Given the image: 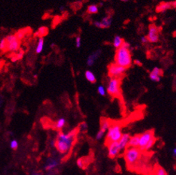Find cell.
I'll list each match as a JSON object with an SVG mask.
<instances>
[{
  "instance_id": "obj_13",
  "label": "cell",
  "mask_w": 176,
  "mask_h": 175,
  "mask_svg": "<svg viewBox=\"0 0 176 175\" xmlns=\"http://www.w3.org/2000/svg\"><path fill=\"white\" fill-rule=\"evenodd\" d=\"M130 136H131L128 133H124V134H122L121 138H120V139L118 142L119 147H120L121 151H123V150H125L128 147V142H129L130 139Z\"/></svg>"
},
{
  "instance_id": "obj_1",
  "label": "cell",
  "mask_w": 176,
  "mask_h": 175,
  "mask_svg": "<svg viewBox=\"0 0 176 175\" xmlns=\"http://www.w3.org/2000/svg\"><path fill=\"white\" fill-rule=\"evenodd\" d=\"M77 132L75 130L68 133L59 132L57 136L55 147L59 153L66 154L71 150L75 141Z\"/></svg>"
},
{
  "instance_id": "obj_31",
  "label": "cell",
  "mask_w": 176,
  "mask_h": 175,
  "mask_svg": "<svg viewBox=\"0 0 176 175\" xmlns=\"http://www.w3.org/2000/svg\"><path fill=\"white\" fill-rule=\"evenodd\" d=\"M105 132H104L103 131H102V130H99L98 132H97V134H96L95 136V139H97V140H101V139H102V138L105 136Z\"/></svg>"
},
{
  "instance_id": "obj_16",
  "label": "cell",
  "mask_w": 176,
  "mask_h": 175,
  "mask_svg": "<svg viewBox=\"0 0 176 175\" xmlns=\"http://www.w3.org/2000/svg\"><path fill=\"white\" fill-rule=\"evenodd\" d=\"M111 122L108 119H105V118H102L100 121V129L99 130L103 131L104 132H106L111 126Z\"/></svg>"
},
{
  "instance_id": "obj_36",
  "label": "cell",
  "mask_w": 176,
  "mask_h": 175,
  "mask_svg": "<svg viewBox=\"0 0 176 175\" xmlns=\"http://www.w3.org/2000/svg\"><path fill=\"white\" fill-rule=\"evenodd\" d=\"M93 25H94L95 27H97V28L102 29V26H101L100 21H97V20L95 21L94 22H93Z\"/></svg>"
},
{
  "instance_id": "obj_27",
  "label": "cell",
  "mask_w": 176,
  "mask_h": 175,
  "mask_svg": "<svg viewBox=\"0 0 176 175\" xmlns=\"http://www.w3.org/2000/svg\"><path fill=\"white\" fill-rule=\"evenodd\" d=\"M47 32H48V30H47V28L45 27H41L38 30V34L39 35V37H43V36H44L45 34H47Z\"/></svg>"
},
{
  "instance_id": "obj_21",
  "label": "cell",
  "mask_w": 176,
  "mask_h": 175,
  "mask_svg": "<svg viewBox=\"0 0 176 175\" xmlns=\"http://www.w3.org/2000/svg\"><path fill=\"white\" fill-rule=\"evenodd\" d=\"M58 165V162L56 159H50V160L47 162V163L45 165V169L47 171H50V170L54 169L55 168H56L57 166Z\"/></svg>"
},
{
  "instance_id": "obj_2",
  "label": "cell",
  "mask_w": 176,
  "mask_h": 175,
  "mask_svg": "<svg viewBox=\"0 0 176 175\" xmlns=\"http://www.w3.org/2000/svg\"><path fill=\"white\" fill-rule=\"evenodd\" d=\"M115 63L127 70L132 66L133 59L130 50L121 47L116 50L115 55Z\"/></svg>"
},
{
  "instance_id": "obj_38",
  "label": "cell",
  "mask_w": 176,
  "mask_h": 175,
  "mask_svg": "<svg viewBox=\"0 0 176 175\" xmlns=\"http://www.w3.org/2000/svg\"><path fill=\"white\" fill-rule=\"evenodd\" d=\"M134 64L137 66H142V62L139 59H135Z\"/></svg>"
},
{
  "instance_id": "obj_8",
  "label": "cell",
  "mask_w": 176,
  "mask_h": 175,
  "mask_svg": "<svg viewBox=\"0 0 176 175\" xmlns=\"http://www.w3.org/2000/svg\"><path fill=\"white\" fill-rule=\"evenodd\" d=\"M146 37L148 42L157 43L159 41V29L155 24H153L149 26L148 33Z\"/></svg>"
},
{
  "instance_id": "obj_6",
  "label": "cell",
  "mask_w": 176,
  "mask_h": 175,
  "mask_svg": "<svg viewBox=\"0 0 176 175\" xmlns=\"http://www.w3.org/2000/svg\"><path fill=\"white\" fill-rule=\"evenodd\" d=\"M126 69L115 63H111L108 66V75L110 77L120 78L126 72Z\"/></svg>"
},
{
  "instance_id": "obj_19",
  "label": "cell",
  "mask_w": 176,
  "mask_h": 175,
  "mask_svg": "<svg viewBox=\"0 0 176 175\" xmlns=\"http://www.w3.org/2000/svg\"><path fill=\"white\" fill-rule=\"evenodd\" d=\"M123 41L124 39H122L120 35H116V36H115L114 39H113V47H114L116 50L120 48V47H122Z\"/></svg>"
},
{
  "instance_id": "obj_30",
  "label": "cell",
  "mask_w": 176,
  "mask_h": 175,
  "mask_svg": "<svg viewBox=\"0 0 176 175\" xmlns=\"http://www.w3.org/2000/svg\"><path fill=\"white\" fill-rule=\"evenodd\" d=\"M79 128L80 131L82 132H86L88 129V124H87L86 122H81L79 126Z\"/></svg>"
},
{
  "instance_id": "obj_32",
  "label": "cell",
  "mask_w": 176,
  "mask_h": 175,
  "mask_svg": "<svg viewBox=\"0 0 176 175\" xmlns=\"http://www.w3.org/2000/svg\"><path fill=\"white\" fill-rule=\"evenodd\" d=\"M77 165L78 167L81 169H83L85 167V160L82 158H79L77 161Z\"/></svg>"
},
{
  "instance_id": "obj_39",
  "label": "cell",
  "mask_w": 176,
  "mask_h": 175,
  "mask_svg": "<svg viewBox=\"0 0 176 175\" xmlns=\"http://www.w3.org/2000/svg\"><path fill=\"white\" fill-rule=\"evenodd\" d=\"M172 153H173V155L174 156H175V155H176V149L175 148L173 149Z\"/></svg>"
},
{
  "instance_id": "obj_9",
  "label": "cell",
  "mask_w": 176,
  "mask_h": 175,
  "mask_svg": "<svg viewBox=\"0 0 176 175\" xmlns=\"http://www.w3.org/2000/svg\"><path fill=\"white\" fill-rule=\"evenodd\" d=\"M7 42L8 51H17L20 46V40L15 37V35H10L6 38Z\"/></svg>"
},
{
  "instance_id": "obj_12",
  "label": "cell",
  "mask_w": 176,
  "mask_h": 175,
  "mask_svg": "<svg viewBox=\"0 0 176 175\" xmlns=\"http://www.w3.org/2000/svg\"><path fill=\"white\" fill-rule=\"evenodd\" d=\"M101 54H102V50H97L92 52L91 54L89 55L88 59H87V65L88 67H92V65H94V64L99 59Z\"/></svg>"
},
{
  "instance_id": "obj_28",
  "label": "cell",
  "mask_w": 176,
  "mask_h": 175,
  "mask_svg": "<svg viewBox=\"0 0 176 175\" xmlns=\"http://www.w3.org/2000/svg\"><path fill=\"white\" fill-rule=\"evenodd\" d=\"M155 140H156L155 138V137L153 138V139H151L149 142H148V144L146 145V147H145V151H148V150H150V149L153 147V145L155 144Z\"/></svg>"
},
{
  "instance_id": "obj_7",
  "label": "cell",
  "mask_w": 176,
  "mask_h": 175,
  "mask_svg": "<svg viewBox=\"0 0 176 175\" xmlns=\"http://www.w3.org/2000/svg\"><path fill=\"white\" fill-rule=\"evenodd\" d=\"M140 135V139H139V150L141 152L145 151V148L148 142L154 138V132L153 130H148L145 132L142 133Z\"/></svg>"
},
{
  "instance_id": "obj_4",
  "label": "cell",
  "mask_w": 176,
  "mask_h": 175,
  "mask_svg": "<svg viewBox=\"0 0 176 175\" xmlns=\"http://www.w3.org/2000/svg\"><path fill=\"white\" fill-rule=\"evenodd\" d=\"M142 152L139 148H133V147H127L124 153L125 162L128 167H134L138 162L141 156Z\"/></svg>"
},
{
  "instance_id": "obj_11",
  "label": "cell",
  "mask_w": 176,
  "mask_h": 175,
  "mask_svg": "<svg viewBox=\"0 0 176 175\" xmlns=\"http://www.w3.org/2000/svg\"><path fill=\"white\" fill-rule=\"evenodd\" d=\"M163 72L160 68L157 67H155L150 72L149 74V77L151 81L155 82H160L161 81L162 75H163Z\"/></svg>"
},
{
  "instance_id": "obj_35",
  "label": "cell",
  "mask_w": 176,
  "mask_h": 175,
  "mask_svg": "<svg viewBox=\"0 0 176 175\" xmlns=\"http://www.w3.org/2000/svg\"><path fill=\"white\" fill-rule=\"evenodd\" d=\"M122 47L125 49H128V50H130V44L129 42H128V41H124L123 43H122Z\"/></svg>"
},
{
  "instance_id": "obj_22",
  "label": "cell",
  "mask_w": 176,
  "mask_h": 175,
  "mask_svg": "<svg viewBox=\"0 0 176 175\" xmlns=\"http://www.w3.org/2000/svg\"><path fill=\"white\" fill-rule=\"evenodd\" d=\"M44 37H39L38 39V41H37V44L36 47V50H35V52H36L37 54H40L41 52H42L44 49Z\"/></svg>"
},
{
  "instance_id": "obj_24",
  "label": "cell",
  "mask_w": 176,
  "mask_h": 175,
  "mask_svg": "<svg viewBox=\"0 0 176 175\" xmlns=\"http://www.w3.org/2000/svg\"><path fill=\"white\" fill-rule=\"evenodd\" d=\"M0 50L3 52L8 51V47H7V42L6 40V38L2 39L0 41Z\"/></svg>"
},
{
  "instance_id": "obj_14",
  "label": "cell",
  "mask_w": 176,
  "mask_h": 175,
  "mask_svg": "<svg viewBox=\"0 0 176 175\" xmlns=\"http://www.w3.org/2000/svg\"><path fill=\"white\" fill-rule=\"evenodd\" d=\"M172 6L173 3L171 2H162L156 7V11L157 12H165L172 8Z\"/></svg>"
},
{
  "instance_id": "obj_18",
  "label": "cell",
  "mask_w": 176,
  "mask_h": 175,
  "mask_svg": "<svg viewBox=\"0 0 176 175\" xmlns=\"http://www.w3.org/2000/svg\"><path fill=\"white\" fill-rule=\"evenodd\" d=\"M85 76L87 80H88L89 82L92 83V84H94V83H95L96 81H97L95 74L94 72H92L91 70H86L85 72Z\"/></svg>"
},
{
  "instance_id": "obj_40",
  "label": "cell",
  "mask_w": 176,
  "mask_h": 175,
  "mask_svg": "<svg viewBox=\"0 0 176 175\" xmlns=\"http://www.w3.org/2000/svg\"><path fill=\"white\" fill-rule=\"evenodd\" d=\"M64 10H65V7H64V6H61V7H59V10H60L61 12H63Z\"/></svg>"
},
{
  "instance_id": "obj_34",
  "label": "cell",
  "mask_w": 176,
  "mask_h": 175,
  "mask_svg": "<svg viewBox=\"0 0 176 175\" xmlns=\"http://www.w3.org/2000/svg\"><path fill=\"white\" fill-rule=\"evenodd\" d=\"M10 147L12 150H17L18 148V142L17 140H12L10 143Z\"/></svg>"
},
{
  "instance_id": "obj_26",
  "label": "cell",
  "mask_w": 176,
  "mask_h": 175,
  "mask_svg": "<svg viewBox=\"0 0 176 175\" xmlns=\"http://www.w3.org/2000/svg\"><path fill=\"white\" fill-rule=\"evenodd\" d=\"M26 33H27V31H26L25 29H23V30H19L16 33V34H15V37H16L19 40H20V39H22L23 37H24V36H25Z\"/></svg>"
},
{
  "instance_id": "obj_15",
  "label": "cell",
  "mask_w": 176,
  "mask_h": 175,
  "mask_svg": "<svg viewBox=\"0 0 176 175\" xmlns=\"http://www.w3.org/2000/svg\"><path fill=\"white\" fill-rule=\"evenodd\" d=\"M139 139H140V135L139 134H135L134 136H130V139L129 142H128V147L138 148Z\"/></svg>"
},
{
  "instance_id": "obj_3",
  "label": "cell",
  "mask_w": 176,
  "mask_h": 175,
  "mask_svg": "<svg viewBox=\"0 0 176 175\" xmlns=\"http://www.w3.org/2000/svg\"><path fill=\"white\" fill-rule=\"evenodd\" d=\"M107 132L105 139L106 145L112 142H118L122 135V126L118 123L112 124Z\"/></svg>"
},
{
  "instance_id": "obj_20",
  "label": "cell",
  "mask_w": 176,
  "mask_h": 175,
  "mask_svg": "<svg viewBox=\"0 0 176 175\" xmlns=\"http://www.w3.org/2000/svg\"><path fill=\"white\" fill-rule=\"evenodd\" d=\"M66 124V119L64 117H61L58 119L56 122H55L54 127L55 130H61Z\"/></svg>"
},
{
  "instance_id": "obj_17",
  "label": "cell",
  "mask_w": 176,
  "mask_h": 175,
  "mask_svg": "<svg viewBox=\"0 0 176 175\" xmlns=\"http://www.w3.org/2000/svg\"><path fill=\"white\" fill-rule=\"evenodd\" d=\"M99 21H100L101 26H102V29L109 28L111 26L112 22H113V19L110 16H107L102 18V20Z\"/></svg>"
},
{
  "instance_id": "obj_23",
  "label": "cell",
  "mask_w": 176,
  "mask_h": 175,
  "mask_svg": "<svg viewBox=\"0 0 176 175\" xmlns=\"http://www.w3.org/2000/svg\"><path fill=\"white\" fill-rule=\"evenodd\" d=\"M99 12V7L97 4H90L88 7L87 12L89 14H95Z\"/></svg>"
},
{
  "instance_id": "obj_37",
  "label": "cell",
  "mask_w": 176,
  "mask_h": 175,
  "mask_svg": "<svg viewBox=\"0 0 176 175\" xmlns=\"http://www.w3.org/2000/svg\"><path fill=\"white\" fill-rule=\"evenodd\" d=\"M140 41H141V43L143 44H146L148 42V39H147L146 37L143 36V37H141V38H140Z\"/></svg>"
},
{
  "instance_id": "obj_10",
  "label": "cell",
  "mask_w": 176,
  "mask_h": 175,
  "mask_svg": "<svg viewBox=\"0 0 176 175\" xmlns=\"http://www.w3.org/2000/svg\"><path fill=\"white\" fill-rule=\"evenodd\" d=\"M108 156L110 158L114 159L120 153V147H119L118 142H112L108 144Z\"/></svg>"
},
{
  "instance_id": "obj_5",
  "label": "cell",
  "mask_w": 176,
  "mask_h": 175,
  "mask_svg": "<svg viewBox=\"0 0 176 175\" xmlns=\"http://www.w3.org/2000/svg\"><path fill=\"white\" fill-rule=\"evenodd\" d=\"M106 92L110 96H113V97H118L121 92L120 78L110 77L108 85H107Z\"/></svg>"
},
{
  "instance_id": "obj_29",
  "label": "cell",
  "mask_w": 176,
  "mask_h": 175,
  "mask_svg": "<svg viewBox=\"0 0 176 175\" xmlns=\"http://www.w3.org/2000/svg\"><path fill=\"white\" fill-rule=\"evenodd\" d=\"M155 175H167V173L163 167H158L155 170Z\"/></svg>"
},
{
  "instance_id": "obj_25",
  "label": "cell",
  "mask_w": 176,
  "mask_h": 175,
  "mask_svg": "<svg viewBox=\"0 0 176 175\" xmlns=\"http://www.w3.org/2000/svg\"><path fill=\"white\" fill-rule=\"evenodd\" d=\"M97 93L102 96H106L107 92H106V88L105 87V86L99 85L98 87H97Z\"/></svg>"
},
{
  "instance_id": "obj_33",
  "label": "cell",
  "mask_w": 176,
  "mask_h": 175,
  "mask_svg": "<svg viewBox=\"0 0 176 175\" xmlns=\"http://www.w3.org/2000/svg\"><path fill=\"white\" fill-rule=\"evenodd\" d=\"M82 44V38L80 36H77L75 38V47L77 48H80Z\"/></svg>"
}]
</instances>
